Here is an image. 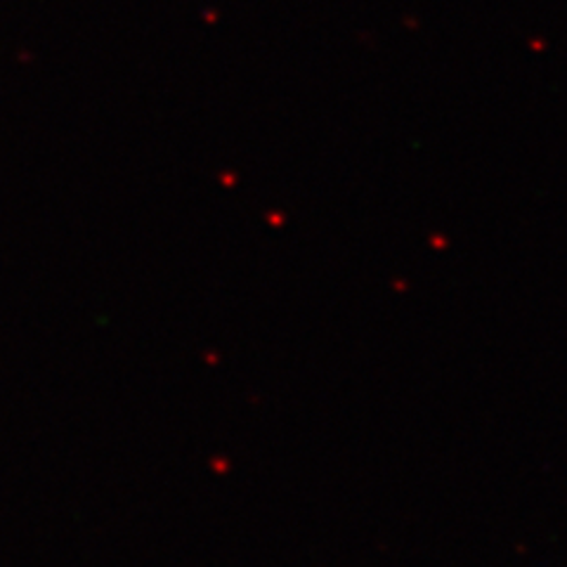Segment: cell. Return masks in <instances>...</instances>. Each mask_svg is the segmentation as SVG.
Returning <instances> with one entry per match:
<instances>
[]
</instances>
